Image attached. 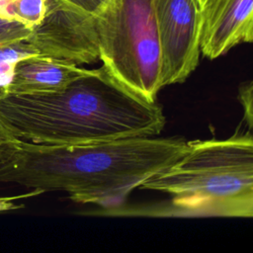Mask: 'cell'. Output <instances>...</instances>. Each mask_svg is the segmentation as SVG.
<instances>
[{
	"mask_svg": "<svg viewBox=\"0 0 253 253\" xmlns=\"http://www.w3.org/2000/svg\"><path fill=\"white\" fill-rule=\"evenodd\" d=\"M162 107L135 95L102 66L46 94L0 90V126L17 139L73 145L158 136Z\"/></svg>",
	"mask_w": 253,
	"mask_h": 253,
	"instance_id": "2",
	"label": "cell"
},
{
	"mask_svg": "<svg viewBox=\"0 0 253 253\" xmlns=\"http://www.w3.org/2000/svg\"><path fill=\"white\" fill-rule=\"evenodd\" d=\"M19 139L15 138L9 134L1 126H0V160L6 158L11 152L14 144Z\"/></svg>",
	"mask_w": 253,
	"mask_h": 253,
	"instance_id": "14",
	"label": "cell"
},
{
	"mask_svg": "<svg viewBox=\"0 0 253 253\" xmlns=\"http://www.w3.org/2000/svg\"><path fill=\"white\" fill-rule=\"evenodd\" d=\"M26 41L40 55L76 65L100 60L97 15L64 0H47L42 22Z\"/></svg>",
	"mask_w": 253,
	"mask_h": 253,
	"instance_id": "5",
	"label": "cell"
},
{
	"mask_svg": "<svg viewBox=\"0 0 253 253\" xmlns=\"http://www.w3.org/2000/svg\"><path fill=\"white\" fill-rule=\"evenodd\" d=\"M253 84L252 81L242 83L238 89V99L243 108L244 121L247 125L248 130L251 131L253 122Z\"/></svg>",
	"mask_w": 253,
	"mask_h": 253,
	"instance_id": "12",
	"label": "cell"
},
{
	"mask_svg": "<svg viewBox=\"0 0 253 253\" xmlns=\"http://www.w3.org/2000/svg\"><path fill=\"white\" fill-rule=\"evenodd\" d=\"M139 189L171 196V211L188 216L253 215V138L250 130L225 139L188 141L176 162Z\"/></svg>",
	"mask_w": 253,
	"mask_h": 253,
	"instance_id": "3",
	"label": "cell"
},
{
	"mask_svg": "<svg viewBox=\"0 0 253 253\" xmlns=\"http://www.w3.org/2000/svg\"><path fill=\"white\" fill-rule=\"evenodd\" d=\"M42 193V192L40 191V190H33L30 193H25V194H22V195L11 196V197H0V212H5V211L20 209V208H22V205H18L16 203L17 200L23 199V198H30V197L38 196Z\"/></svg>",
	"mask_w": 253,
	"mask_h": 253,
	"instance_id": "13",
	"label": "cell"
},
{
	"mask_svg": "<svg viewBox=\"0 0 253 253\" xmlns=\"http://www.w3.org/2000/svg\"><path fill=\"white\" fill-rule=\"evenodd\" d=\"M32 30L26 26L0 17V45L13 43L28 39Z\"/></svg>",
	"mask_w": 253,
	"mask_h": 253,
	"instance_id": "11",
	"label": "cell"
},
{
	"mask_svg": "<svg viewBox=\"0 0 253 253\" xmlns=\"http://www.w3.org/2000/svg\"><path fill=\"white\" fill-rule=\"evenodd\" d=\"M201 52L210 59L253 40V0H201Z\"/></svg>",
	"mask_w": 253,
	"mask_h": 253,
	"instance_id": "7",
	"label": "cell"
},
{
	"mask_svg": "<svg viewBox=\"0 0 253 253\" xmlns=\"http://www.w3.org/2000/svg\"><path fill=\"white\" fill-rule=\"evenodd\" d=\"M94 71L95 69L81 68L65 60L32 55L16 63L10 83L1 91L14 94L54 93Z\"/></svg>",
	"mask_w": 253,
	"mask_h": 253,
	"instance_id": "8",
	"label": "cell"
},
{
	"mask_svg": "<svg viewBox=\"0 0 253 253\" xmlns=\"http://www.w3.org/2000/svg\"><path fill=\"white\" fill-rule=\"evenodd\" d=\"M162 54V87L184 82L200 60L201 0H152Z\"/></svg>",
	"mask_w": 253,
	"mask_h": 253,
	"instance_id": "6",
	"label": "cell"
},
{
	"mask_svg": "<svg viewBox=\"0 0 253 253\" xmlns=\"http://www.w3.org/2000/svg\"><path fill=\"white\" fill-rule=\"evenodd\" d=\"M47 0H5L0 4L2 19L18 22L33 30L44 17Z\"/></svg>",
	"mask_w": 253,
	"mask_h": 253,
	"instance_id": "9",
	"label": "cell"
},
{
	"mask_svg": "<svg viewBox=\"0 0 253 253\" xmlns=\"http://www.w3.org/2000/svg\"><path fill=\"white\" fill-rule=\"evenodd\" d=\"M188 149L181 137H129L56 145L18 140L0 160V182L58 191L80 204L114 210Z\"/></svg>",
	"mask_w": 253,
	"mask_h": 253,
	"instance_id": "1",
	"label": "cell"
},
{
	"mask_svg": "<svg viewBox=\"0 0 253 253\" xmlns=\"http://www.w3.org/2000/svg\"><path fill=\"white\" fill-rule=\"evenodd\" d=\"M100 60L125 88L155 102L162 54L152 0H107L96 14Z\"/></svg>",
	"mask_w": 253,
	"mask_h": 253,
	"instance_id": "4",
	"label": "cell"
},
{
	"mask_svg": "<svg viewBox=\"0 0 253 253\" xmlns=\"http://www.w3.org/2000/svg\"><path fill=\"white\" fill-rule=\"evenodd\" d=\"M39 54L26 41L0 45V90L11 81L16 63L28 56Z\"/></svg>",
	"mask_w": 253,
	"mask_h": 253,
	"instance_id": "10",
	"label": "cell"
},
{
	"mask_svg": "<svg viewBox=\"0 0 253 253\" xmlns=\"http://www.w3.org/2000/svg\"><path fill=\"white\" fill-rule=\"evenodd\" d=\"M84 11L97 14L105 5L107 0H64Z\"/></svg>",
	"mask_w": 253,
	"mask_h": 253,
	"instance_id": "15",
	"label": "cell"
}]
</instances>
